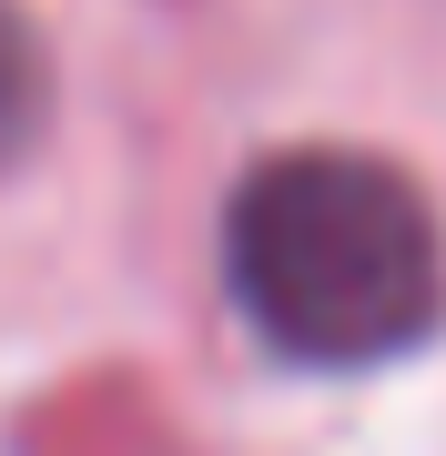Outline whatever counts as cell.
Masks as SVG:
<instances>
[{
	"label": "cell",
	"instance_id": "cell-1",
	"mask_svg": "<svg viewBox=\"0 0 446 456\" xmlns=\"http://www.w3.org/2000/svg\"><path fill=\"white\" fill-rule=\"evenodd\" d=\"M223 284L284 365L365 375L446 325V233L385 152L295 142L233 183Z\"/></svg>",
	"mask_w": 446,
	"mask_h": 456
},
{
	"label": "cell",
	"instance_id": "cell-2",
	"mask_svg": "<svg viewBox=\"0 0 446 456\" xmlns=\"http://www.w3.org/2000/svg\"><path fill=\"white\" fill-rule=\"evenodd\" d=\"M41 132H51V51H41V20L0 0V183L41 152Z\"/></svg>",
	"mask_w": 446,
	"mask_h": 456
}]
</instances>
